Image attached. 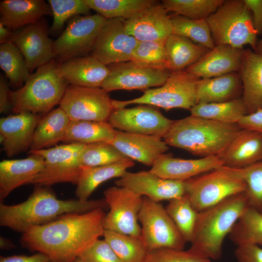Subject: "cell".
<instances>
[{
  "label": "cell",
  "mask_w": 262,
  "mask_h": 262,
  "mask_svg": "<svg viewBox=\"0 0 262 262\" xmlns=\"http://www.w3.org/2000/svg\"><path fill=\"white\" fill-rule=\"evenodd\" d=\"M71 120L108 122L114 110L112 99L101 87L68 85L59 103Z\"/></svg>",
  "instance_id": "cell-12"
},
{
  "label": "cell",
  "mask_w": 262,
  "mask_h": 262,
  "mask_svg": "<svg viewBox=\"0 0 262 262\" xmlns=\"http://www.w3.org/2000/svg\"><path fill=\"white\" fill-rule=\"evenodd\" d=\"M237 124L241 129L251 130L262 134V109L245 115Z\"/></svg>",
  "instance_id": "cell-49"
},
{
  "label": "cell",
  "mask_w": 262,
  "mask_h": 262,
  "mask_svg": "<svg viewBox=\"0 0 262 262\" xmlns=\"http://www.w3.org/2000/svg\"><path fill=\"white\" fill-rule=\"evenodd\" d=\"M108 207L104 198L81 201L58 199L48 186L35 187L27 200L17 204L0 203V225L24 233L31 227L49 223L63 214L84 213Z\"/></svg>",
  "instance_id": "cell-2"
},
{
  "label": "cell",
  "mask_w": 262,
  "mask_h": 262,
  "mask_svg": "<svg viewBox=\"0 0 262 262\" xmlns=\"http://www.w3.org/2000/svg\"><path fill=\"white\" fill-rule=\"evenodd\" d=\"M244 49L220 45L209 50L185 71L200 79L219 77L238 72L242 63Z\"/></svg>",
  "instance_id": "cell-22"
},
{
  "label": "cell",
  "mask_w": 262,
  "mask_h": 262,
  "mask_svg": "<svg viewBox=\"0 0 262 262\" xmlns=\"http://www.w3.org/2000/svg\"><path fill=\"white\" fill-rule=\"evenodd\" d=\"M122 18L107 19L92 49V56L105 65L131 61L138 43L127 33Z\"/></svg>",
  "instance_id": "cell-16"
},
{
  "label": "cell",
  "mask_w": 262,
  "mask_h": 262,
  "mask_svg": "<svg viewBox=\"0 0 262 262\" xmlns=\"http://www.w3.org/2000/svg\"><path fill=\"white\" fill-rule=\"evenodd\" d=\"M0 66L16 86L25 82L31 75L22 53L12 42L0 45Z\"/></svg>",
  "instance_id": "cell-39"
},
{
  "label": "cell",
  "mask_w": 262,
  "mask_h": 262,
  "mask_svg": "<svg viewBox=\"0 0 262 262\" xmlns=\"http://www.w3.org/2000/svg\"><path fill=\"white\" fill-rule=\"evenodd\" d=\"M101 87L107 92L117 90H147L163 85L171 72L133 61L112 64Z\"/></svg>",
  "instance_id": "cell-14"
},
{
  "label": "cell",
  "mask_w": 262,
  "mask_h": 262,
  "mask_svg": "<svg viewBox=\"0 0 262 262\" xmlns=\"http://www.w3.org/2000/svg\"><path fill=\"white\" fill-rule=\"evenodd\" d=\"M158 2L124 20L126 32L138 41L165 43L172 33L171 16Z\"/></svg>",
  "instance_id": "cell-18"
},
{
  "label": "cell",
  "mask_w": 262,
  "mask_h": 262,
  "mask_svg": "<svg viewBox=\"0 0 262 262\" xmlns=\"http://www.w3.org/2000/svg\"><path fill=\"white\" fill-rule=\"evenodd\" d=\"M115 183L157 202L170 201L185 194V181L164 179L150 170L127 171Z\"/></svg>",
  "instance_id": "cell-17"
},
{
  "label": "cell",
  "mask_w": 262,
  "mask_h": 262,
  "mask_svg": "<svg viewBox=\"0 0 262 262\" xmlns=\"http://www.w3.org/2000/svg\"><path fill=\"white\" fill-rule=\"evenodd\" d=\"M115 132L116 130L108 122L70 120L63 141L85 145L97 142L111 143Z\"/></svg>",
  "instance_id": "cell-33"
},
{
  "label": "cell",
  "mask_w": 262,
  "mask_h": 262,
  "mask_svg": "<svg viewBox=\"0 0 262 262\" xmlns=\"http://www.w3.org/2000/svg\"><path fill=\"white\" fill-rule=\"evenodd\" d=\"M224 0H164L162 5L174 15L198 20L207 19L223 3Z\"/></svg>",
  "instance_id": "cell-41"
},
{
  "label": "cell",
  "mask_w": 262,
  "mask_h": 262,
  "mask_svg": "<svg viewBox=\"0 0 262 262\" xmlns=\"http://www.w3.org/2000/svg\"><path fill=\"white\" fill-rule=\"evenodd\" d=\"M190 111L191 115L229 124H237L247 114L242 97L226 102L197 103Z\"/></svg>",
  "instance_id": "cell-34"
},
{
  "label": "cell",
  "mask_w": 262,
  "mask_h": 262,
  "mask_svg": "<svg viewBox=\"0 0 262 262\" xmlns=\"http://www.w3.org/2000/svg\"><path fill=\"white\" fill-rule=\"evenodd\" d=\"M241 129L229 124L190 115L175 120L163 137L168 146L201 158L221 156Z\"/></svg>",
  "instance_id": "cell-4"
},
{
  "label": "cell",
  "mask_w": 262,
  "mask_h": 262,
  "mask_svg": "<svg viewBox=\"0 0 262 262\" xmlns=\"http://www.w3.org/2000/svg\"><path fill=\"white\" fill-rule=\"evenodd\" d=\"M186 242H191L198 212L185 194L169 201L165 207Z\"/></svg>",
  "instance_id": "cell-38"
},
{
  "label": "cell",
  "mask_w": 262,
  "mask_h": 262,
  "mask_svg": "<svg viewBox=\"0 0 262 262\" xmlns=\"http://www.w3.org/2000/svg\"><path fill=\"white\" fill-rule=\"evenodd\" d=\"M106 19L98 13L71 18L62 33L53 42L55 57L64 62L93 49Z\"/></svg>",
  "instance_id": "cell-13"
},
{
  "label": "cell",
  "mask_w": 262,
  "mask_h": 262,
  "mask_svg": "<svg viewBox=\"0 0 262 262\" xmlns=\"http://www.w3.org/2000/svg\"><path fill=\"white\" fill-rule=\"evenodd\" d=\"M90 9L106 19H127L155 4L153 0H85Z\"/></svg>",
  "instance_id": "cell-36"
},
{
  "label": "cell",
  "mask_w": 262,
  "mask_h": 262,
  "mask_svg": "<svg viewBox=\"0 0 262 262\" xmlns=\"http://www.w3.org/2000/svg\"><path fill=\"white\" fill-rule=\"evenodd\" d=\"M103 236L123 262H145L148 251L141 238L109 230Z\"/></svg>",
  "instance_id": "cell-37"
},
{
  "label": "cell",
  "mask_w": 262,
  "mask_h": 262,
  "mask_svg": "<svg viewBox=\"0 0 262 262\" xmlns=\"http://www.w3.org/2000/svg\"><path fill=\"white\" fill-rule=\"evenodd\" d=\"M13 42L22 53L29 70L49 63L55 57L53 42L46 26L40 21L13 33Z\"/></svg>",
  "instance_id": "cell-19"
},
{
  "label": "cell",
  "mask_w": 262,
  "mask_h": 262,
  "mask_svg": "<svg viewBox=\"0 0 262 262\" xmlns=\"http://www.w3.org/2000/svg\"><path fill=\"white\" fill-rule=\"evenodd\" d=\"M249 206L262 213V161L243 168Z\"/></svg>",
  "instance_id": "cell-45"
},
{
  "label": "cell",
  "mask_w": 262,
  "mask_h": 262,
  "mask_svg": "<svg viewBox=\"0 0 262 262\" xmlns=\"http://www.w3.org/2000/svg\"><path fill=\"white\" fill-rule=\"evenodd\" d=\"M200 78L186 71L171 72L162 86L143 90L139 97L128 100L112 99L114 109L133 104H146L169 110L182 108L190 110L197 103L196 85Z\"/></svg>",
  "instance_id": "cell-8"
},
{
  "label": "cell",
  "mask_w": 262,
  "mask_h": 262,
  "mask_svg": "<svg viewBox=\"0 0 262 262\" xmlns=\"http://www.w3.org/2000/svg\"><path fill=\"white\" fill-rule=\"evenodd\" d=\"M49 261L48 257L39 252L30 256L21 255L0 257V262H47Z\"/></svg>",
  "instance_id": "cell-51"
},
{
  "label": "cell",
  "mask_w": 262,
  "mask_h": 262,
  "mask_svg": "<svg viewBox=\"0 0 262 262\" xmlns=\"http://www.w3.org/2000/svg\"><path fill=\"white\" fill-rule=\"evenodd\" d=\"M85 145L68 143L41 150H29L30 154L39 155L44 159V168L32 184L48 187L61 182L77 185L82 170L80 157Z\"/></svg>",
  "instance_id": "cell-10"
},
{
  "label": "cell",
  "mask_w": 262,
  "mask_h": 262,
  "mask_svg": "<svg viewBox=\"0 0 262 262\" xmlns=\"http://www.w3.org/2000/svg\"><path fill=\"white\" fill-rule=\"evenodd\" d=\"M130 159L112 144L97 142L84 146L80 157L82 167H96L113 164Z\"/></svg>",
  "instance_id": "cell-42"
},
{
  "label": "cell",
  "mask_w": 262,
  "mask_h": 262,
  "mask_svg": "<svg viewBox=\"0 0 262 262\" xmlns=\"http://www.w3.org/2000/svg\"><path fill=\"white\" fill-rule=\"evenodd\" d=\"M223 165V161L218 156L184 159L164 153L149 170L164 179L185 181Z\"/></svg>",
  "instance_id": "cell-21"
},
{
  "label": "cell",
  "mask_w": 262,
  "mask_h": 262,
  "mask_svg": "<svg viewBox=\"0 0 262 262\" xmlns=\"http://www.w3.org/2000/svg\"><path fill=\"white\" fill-rule=\"evenodd\" d=\"M164 46L165 67L170 72L183 71L210 50L185 37L174 33L167 38Z\"/></svg>",
  "instance_id": "cell-30"
},
{
  "label": "cell",
  "mask_w": 262,
  "mask_h": 262,
  "mask_svg": "<svg viewBox=\"0 0 262 262\" xmlns=\"http://www.w3.org/2000/svg\"><path fill=\"white\" fill-rule=\"evenodd\" d=\"M40 115L20 113L0 119V140L7 156L12 157L30 148Z\"/></svg>",
  "instance_id": "cell-20"
},
{
  "label": "cell",
  "mask_w": 262,
  "mask_h": 262,
  "mask_svg": "<svg viewBox=\"0 0 262 262\" xmlns=\"http://www.w3.org/2000/svg\"><path fill=\"white\" fill-rule=\"evenodd\" d=\"M13 33L8 29L0 22V44L11 42Z\"/></svg>",
  "instance_id": "cell-53"
},
{
  "label": "cell",
  "mask_w": 262,
  "mask_h": 262,
  "mask_svg": "<svg viewBox=\"0 0 262 262\" xmlns=\"http://www.w3.org/2000/svg\"><path fill=\"white\" fill-rule=\"evenodd\" d=\"M67 83L59 73L58 64L51 61L37 68L21 88L9 90L13 112L48 113L60 102Z\"/></svg>",
  "instance_id": "cell-5"
},
{
  "label": "cell",
  "mask_w": 262,
  "mask_h": 262,
  "mask_svg": "<svg viewBox=\"0 0 262 262\" xmlns=\"http://www.w3.org/2000/svg\"><path fill=\"white\" fill-rule=\"evenodd\" d=\"M138 220L141 238L148 252L162 248L183 249L186 242L160 202L143 197Z\"/></svg>",
  "instance_id": "cell-9"
},
{
  "label": "cell",
  "mask_w": 262,
  "mask_h": 262,
  "mask_svg": "<svg viewBox=\"0 0 262 262\" xmlns=\"http://www.w3.org/2000/svg\"><path fill=\"white\" fill-rule=\"evenodd\" d=\"M234 254L237 262H262V247L257 245L237 246Z\"/></svg>",
  "instance_id": "cell-48"
},
{
  "label": "cell",
  "mask_w": 262,
  "mask_h": 262,
  "mask_svg": "<svg viewBox=\"0 0 262 262\" xmlns=\"http://www.w3.org/2000/svg\"><path fill=\"white\" fill-rule=\"evenodd\" d=\"M250 10L258 35L262 34V0H243Z\"/></svg>",
  "instance_id": "cell-50"
},
{
  "label": "cell",
  "mask_w": 262,
  "mask_h": 262,
  "mask_svg": "<svg viewBox=\"0 0 262 262\" xmlns=\"http://www.w3.org/2000/svg\"><path fill=\"white\" fill-rule=\"evenodd\" d=\"M104 209L63 214L49 223L31 227L22 233L20 242L25 248L41 253L51 261L74 262L103 236Z\"/></svg>",
  "instance_id": "cell-1"
},
{
  "label": "cell",
  "mask_w": 262,
  "mask_h": 262,
  "mask_svg": "<svg viewBox=\"0 0 262 262\" xmlns=\"http://www.w3.org/2000/svg\"><path fill=\"white\" fill-rule=\"evenodd\" d=\"M254 51L259 54L262 55V38L257 41Z\"/></svg>",
  "instance_id": "cell-55"
},
{
  "label": "cell",
  "mask_w": 262,
  "mask_h": 262,
  "mask_svg": "<svg viewBox=\"0 0 262 262\" xmlns=\"http://www.w3.org/2000/svg\"><path fill=\"white\" fill-rule=\"evenodd\" d=\"M164 44L158 41H139L133 53L131 61L166 68Z\"/></svg>",
  "instance_id": "cell-44"
},
{
  "label": "cell",
  "mask_w": 262,
  "mask_h": 262,
  "mask_svg": "<svg viewBox=\"0 0 262 262\" xmlns=\"http://www.w3.org/2000/svg\"><path fill=\"white\" fill-rule=\"evenodd\" d=\"M61 76L71 84L101 87L110 69L94 56L77 57L58 64Z\"/></svg>",
  "instance_id": "cell-25"
},
{
  "label": "cell",
  "mask_w": 262,
  "mask_h": 262,
  "mask_svg": "<svg viewBox=\"0 0 262 262\" xmlns=\"http://www.w3.org/2000/svg\"><path fill=\"white\" fill-rule=\"evenodd\" d=\"M49 3L53 16L50 30L54 33L61 30L68 19L88 15L91 10L85 0H49Z\"/></svg>",
  "instance_id": "cell-43"
},
{
  "label": "cell",
  "mask_w": 262,
  "mask_h": 262,
  "mask_svg": "<svg viewBox=\"0 0 262 262\" xmlns=\"http://www.w3.org/2000/svg\"><path fill=\"white\" fill-rule=\"evenodd\" d=\"M134 162L129 159L113 164L96 166L82 167L77 184V199L87 201L94 191L102 183L113 178H120L127 170L133 166Z\"/></svg>",
  "instance_id": "cell-32"
},
{
  "label": "cell",
  "mask_w": 262,
  "mask_h": 262,
  "mask_svg": "<svg viewBox=\"0 0 262 262\" xmlns=\"http://www.w3.org/2000/svg\"><path fill=\"white\" fill-rule=\"evenodd\" d=\"M238 73L243 86L242 98L247 114L262 109V55L244 49Z\"/></svg>",
  "instance_id": "cell-26"
},
{
  "label": "cell",
  "mask_w": 262,
  "mask_h": 262,
  "mask_svg": "<svg viewBox=\"0 0 262 262\" xmlns=\"http://www.w3.org/2000/svg\"><path fill=\"white\" fill-rule=\"evenodd\" d=\"M185 182V194L200 212L229 196L246 192L243 168L223 165Z\"/></svg>",
  "instance_id": "cell-7"
},
{
  "label": "cell",
  "mask_w": 262,
  "mask_h": 262,
  "mask_svg": "<svg viewBox=\"0 0 262 262\" xmlns=\"http://www.w3.org/2000/svg\"><path fill=\"white\" fill-rule=\"evenodd\" d=\"M74 262H85L80 258H77Z\"/></svg>",
  "instance_id": "cell-56"
},
{
  "label": "cell",
  "mask_w": 262,
  "mask_h": 262,
  "mask_svg": "<svg viewBox=\"0 0 262 262\" xmlns=\"http://www.w3.org/2000/svg\"><path fill=\"white\" fill-rule=\"evenodd\" d=\"M224 165L244 168L262 161V134L241 129L220 156Z\"/></svg>",
  "instance_id": "cell-27"
},
{
  "label": "cell",
  "mask_w": 262,
  "mask_h": 262,
  "mask_svg": "<svg viewBox=\"0 0 262 262\" xmlns=\"http://www.w3.org/2000/svg\"><path fill=\"white\" fill-rule=\"evenodd\" d=\"M52 262V261H48V262Z\"/></svg>",
  "instance_id": "cell-57"
},
{
  "label": "cell",
  "mask_w": 262,
  "mask_h": 262,
  "mask_svg": "<svg viewBox=\"0 0 262 262\" xmlns=\"http://www.w3.org/2000/svg\"><path fill=\"white\" fill-rule=\"evenodd\" d=\"M215 46L227 45L254 50L257 43L251 12L243 0H227L207 19Z\"/></svg>",
  "instance_id": "cell-6"
},
{
  "label": "cell",
  "mask_w": 262,
  "mask_h": 262,
  "mask_svg": "<svg viewBox=\"0 0 262 262\" xmlns=\"http://www.w3.org/2000/svg\"><path fill=\"white\" fill-rule=\"evenodd\" d=\"M235 245L251 244L262 246V213L248 206L228 235Z\"/></svg>",
  "instance_id": "cell-35"
},
{
  "label": "cell",
  "mask_w": 262,
  "mask_h": 262,
  "mask_svg": "<svg viewBox=\"0 0 262 262\" xmlns=\"http://www.w3.org/2000/svg\"><path fill=\"white\" fill-rule=\"evenodd\" d=\"M171 18L172 33L185 37L209 49L215 47L206 19L195 20L176 15Z\"/></svg>",
  "instance_id": "cell-40"
},
{
  "label": "cell",
  "mask_w": 262,
  "mask_h": 262,
  "mask_svg": "<svg viewBox=\"0 0 262 262\" xmlns=\"http://www.w3.org/2000/svg\"><path fill=\"white\" fill-rule=\"evenodd\" d=\"M14 244L7 238L0 237V248L1 249H10L15 248Z\"/></svg>",
  "instance_id": "cell-54"
},
{
  "label": "cell",
  "mask_w": 262,
  "mask_h": 262,
  "mask_svg": "<svg viewBox=\"0 0 262 262\" xmlns=\"http://www.w3.org/2000/svg\"><path fill=\"white\" fill-rule=\"evenodd\" d=\"M145 262H212L187 250L162 248L148 252Z\"/></svg>",
  "instance_id": "cell-46"
},
{
  "label": "cell",
  "mask_w": 262,
  "mask_h": 262,
  "mask_svg": "<svg viewBox=\"0 0 262 262\" xmlns=\"http://www.w3.org/2000/svg\"><path fill=\"white\" fill-rule=\"evenodd\" d=\"M0 22L9 29H18L52 14L43 0H3L0 2Z\"/></svg>",
  "instance_id": "cell-28"
},
{
  "label": "cell",
  "mask_w": 262,
  "mask_h": 262,
  "mask_svg": "<svg viewBox=\"0 0 262 262\" xmlns=\"http://www.w3.org/2000/svg\"><path fill=\"white\" fill-rule=\"evenodd\" d=\"M111 144L128 158L151 166L169 148L159 137L118 130Z\"/></svg>",
  "instance_id": "cell-23"
},
{
  "label": "cell",
  "mask_w": 262,
  "mask_h": 262,
  "mask_svg": "<svg viewBox=\"0 0 262 262\" xmlns=\"http://www.w3.org/2000/svg\"><path fill=\"white\" fill-rule=\"evenodd\" d=\"M85 262H123L108 243L98 239L79 257Z\"/></svg>",
  "instance_id": "cell-47"
},
{
  "label": "cell",
  "mask_w": 262,
  "mask_h": 262,
  "mask_svg": "<svg viewBox=\"0 0 262 262\" xmlns=\"http://www.w3.org/2000/svg\"><path fill=\"white\" fill-rule=\"evenodd\" d=\"M103 195L109 209L103 219L105 230L141 238L138 214L143 197L116 185L107 188Z\"/></svg>",
  "instance_id": "cell-11"
},
{
  "label": "cell",
  "mask_w": 262,
  "mask_h": 262,
  "mask_svg": "<svg viewBox=\"0 0 262 262\" xmlns=\"http://www.w3.org/2000/svg\"><path fill=\"white\" fill-rule=\"evenodd\" d=\"M9 89L4 78H0V112L6 113L12 109L9 98Z\"/></svg>",
  "instance_id": "cell-52"
},
{
  "label": "cell",
  "mask_w": 262,
  "mask_h": 262,
  "mask_svg": "<svg viewBox=\"0 0 262 262\" xmlns=\"http://www.w3.org/2000/svg\"><path fill=\"white\" fill-rule=\"evenodd\" d=\"M248 206L244 192L198 212L189 250L204 258L220 259L225 238Z\"/></svg>",
  "instance_id": "cell-3"
},
{
  "label": "cell",
  "mask_w": 262,
  "mask_h": 262,
  "mask_svg": "<svg viewBox=\"0 0 262 262\" xmlns=\"http://www.w3.org/2000/svg\"><path fill=\"white\" fill-rule=\"evenodd\" d=\"M44 159L30 154L22 159L4 160L0 163V201L3 202L16 188L32 183L44 168Z\"/></svg>",
  "instance_id": "cell-24"
},
{
  "label": "cell",
  "mask_w": 262,
  "mask_h": 262,
  "mask_svg": "<svg viewBox=\"0 0 262 262\" xmlns=\"http://www.w3.org/2000/svg\"><path fill=\"white\" fill-rule=\"evenodd\" d=\"M242 83L238 72L199 79L196 85L197 103L228 101L242 97Z\"/></svg>",
  "instance_id": "cell-29"
},
{
  "label": "cell",
  "mask_w": 262,
  "mask_h": 262,
  "mask_svg": "<svg viewBox=\"0 0 262 262\" xmlns=\"http://www.w3.org/2000/svg\"><path fill=\"white\" fill-rule=\"evenodd\" d=\"M70 120L60 107L47 113L41 118L35 130L29 150L48 148L63 141Z\"/></svg>",
  "instance_id": "cell-31"
},
{
  "label": "cell",
  "mask_w": 262,
  "mask_h": 262,
  "mask_svg": "<svg viewBox=\"0 0 262 262\" xmlns=\"http://www.w3.org/2000/svg\"><path fill=\"white\" fill-rule=\"evenodd\" d=\"M174 121L150 105L114 109L108 120L114 129L118 131L161 138L166 134Z\"/></svg>",
  "instance_id": "cell-15"
}]
</instances>
